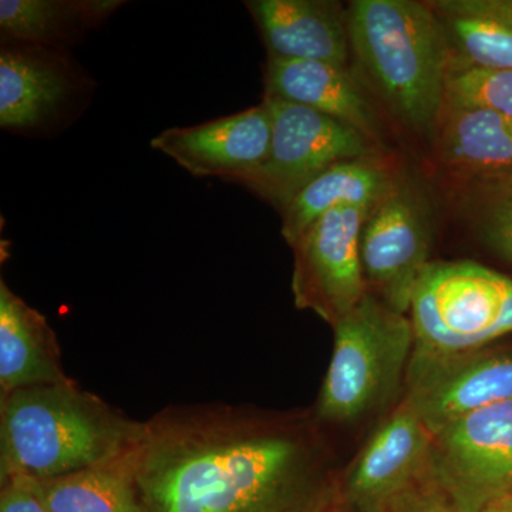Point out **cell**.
<instances>
[{
    "instance_id": "6da1fadb",
    "label": "cell",
    "mask_w": 512,
    "mask_h": 512,
    "mask_svg": "<svg viewBox=\"0 0 512 512\" xmlns=\"http://www.w3.org/2000/svg\"><path fill=\"white\" fill-rule=\"evenodd\" d=\"M315 417L168 406L120 458L137 512H325L338 503Z\"/></svg>"
},
{
    "instance_id": "7a4b0ae2",
    "label": "cell",
    "mask_w": 512,
    "mask_h": 512,
    "mask_svg": "<svg viewBox=\"0 0 512 512\" xmlns=\"http://www.w3.org/2000/svg\"><path fill=\"white\" fill-rule=\"evenodd\" d=\"M143 421L74 380L0 397V483L46 480L106 466L133 447Z\"/></svg>"
},
{
    "instance_id": "3957f363",
    "label": "cell",
    "mask_w": 512,
    "mask_h": 512,
    "mask_svg": "<svg viewBox=\"0 0 512 512\" xmlns=\"http://www.w3.org/2000/svg\"><path fill=\"white\" fill-rule=\"evenodd\" d=\"M350 50L406 126L433 133L444 107L450 46L429 3L355 0Z\"/></svg>"
},
{
    "instance_id": "277c9868",
    "label": "cell",
    "mask_w": 512,
    "mask_h": 512,
    "mask_svg": "<svg viewBox=\"0 0 512 512\" xmlns=\"http://www.w3.org/2000/svg\"><path fill=\"white\" fill-rule=\"evenodd\" d=\"M332 328V359L313 417L348 424L383 412L406 383L414 349L410 316L369 292Z\"/></svg>"
},
{
    "instance_id": "5b68a950",
    "label": "cell",
    "mask_w": 512,
    "mask_h": 512,
    "mask_svg": "<svg viewBox=\"0 0 512 512\" xmlns=\"http://www.w3.org/2000/svg\"><path fill=\"white\" fill-rule=\"evenodd\" d=\"M409 316L414 356L485 349L512 333V279L476 262H430L414 291Z\"/></svg>"
},
{
    "instance_id": "8992f818",
    "label": "cell",
    "mask_w": 512,
    "mask_h": 512,
    "mask_svg": "<svg viewBox=\"0 0 512 512\" xmlns=\"http://www.w3.org/2000/svg\"><path fill=\"white\" fill-rule=\"evenodd\" d=\"M94 89L96 83L70 50L2 39V130L23 136H52L79 119Z\"/></svg>"
},
{
    "instance_id": "52a82bcc",
    "label": "cell",
    "mask_w": 512,
    "mask_h": 512,
    "mask_svg": "<svg viewBox=\"0 0 512 512\" xmlns=\"http://www.w3.org/2000/svg\"><path fill=\"white\" fill-rule=\"evenodd\" d=\"M271 113L268 157L235 180L284 211L296 194L323 171L343 161L367 158L372 140L356 128L308 107L264 97Z\"/></svg>"
},
{
    "instance_id": "ba28073f",
    "label": "cell",
    "mask_w": 512,
    "mask_h": 512,
    "mask_svg": "<svg viewBox=\"0 0 512 512\" xmlns=\"http://www.w3.org/2000/svg\"><path fill=\"white\" fill-rule=\"evenodd\" d=\"M434 485L433 434L403 402L339 481V500L359 512H400Z\"/></svg>"
},
{
    "instance_id": "9c48e42d",
    "label": "cell",
    "mask_w": 512,
    "mask_h": 512,
    "mask_svg": "<svg viewBox=\"0 0 512 512\" xmlns=\"http://www.w3.org/2000/svg\"><path fill=\"white\" fill-rule=\"evenodd\" d=\"M434 483L461 512L512 494V399L454 421L433 436Z\"/></svg>"
},
{
    "instance_id": "30bf717a",
    "label": "cell",
    "mask_w": 512,
    "mask_h": 512,
    "mask_svg": "<svg viewBox=\"0 0 512 512\" xmlns=\"http://www.w3.org/2000/svg\"><path fill=\"white\" fill-rule=\"evenodd\" d=\"M433 221L426 197L396 183L370 211L360 238V259L370 293L409 315L421 274L430 264Z\"/></svg>"
},
{
    "instance_id": "8fae6325",
    "label": "cell",
    "mask_w": 512,
    "mask_h": 512,
    "mask_svg": "<svg viewBox=\"0 0 512 512\" xmlns=\"http://www.w3.org/2000/svg\"><path fill=\"white\" fill-rule=\"evenodd\" d=\"M372 208L340 207L320 217L292 245V292L299 309L329 325L365 298L360 238Z\"/></svg>"
},
{
    "instance_id": "7c38bea8",
    "label": "cell",
    "mask_w": 512,
    "mask_h": 512,
    "mask_svg": "<svg viewBox=\"0 0 512 512\" xmlns=\"http://www.w3.org/2000/svg\"><path fill=\"white\" fill-rule=\"evenodd\" d=\"M403 402L430 433L512 399V352L488 350L410 359Z\"/></svg>"
},
{
    "instance_id": "4fadbf2b",
    "label": "cell",
    "mask_w": 512,
    "mask_h": 512,
    "mask_svg": "<svg viewBox=\"0 0 512 512\" xmlns=\"http://www.w3.org/2000/svg\"><path fill=\"white\" fill-rule=\"evenodd\" d=\"M271 137V113L262 101L198 126L167 128L151 140V147L194 177L235 181L265 163Z\"/></svg>"
},
{
    "instance_id": "5bb4252c",
    "label": "cell",
    "mask_w": 512,
    "mask_h": 512,
    "mask_svg": "<svg viewBox=\"0 0 512 512\" xmlns=\"http://www.w3.org/2000/svg\"><path fill=\"white\" fill-rule=\"evenodd\" d=\"M268 57L348 66V10L329 0H249Z\"/></svg>"
},
{
    "instance_id": "9a60e30c",
    "label": "cell",
    "mask_w": 512,
    "mask_h": 512,
    "mask_svg": "<svg viewBox=\"0 0 512 512\" xmlns=\"http://www.w3.org/2000/svg\"><path fill=\"white\" fill-rule=\"evenodd\" d=\"M265 97L308 107L342 121L365 134L379 137V117L348 66L315 60L268 57Z\"/></svg>"
},
{
    "instance_id": "2e32d148",
    "label": "cell",
    "mask_w": 512,
    "mask_h": 512,
    "mask_svg": "<svg viewBox=\"0 0 512 512\" xmlns=\"http://www.w3.org/2000/svg\"><path fill=\"white\" fill-rule=\"evenodd\" d=\"M55 330L45 316L0 281V397L69 382Z\"/></svg>"
},
{
    "instance_id": "e0dca14e",
    "label": "cell",
    "mask_w": 512,
    "mask_h": 512,
    "mask_svg": "<svg viewBox=\"0 0 512 512\" xmlns=\"http://www.w3.org/2000/svg\"><path fill=\"white\" fill-rule=\"evenodd\" d=\"M436 131L441 161L454 173L483 183L512 178V119L493 111L444 106Z\"/></svg>"
},
{
    "instance_id": "ac0fdd59",
    "label": "cell",
    "mask_w": 512,
    "mask_h": 512,
    "mask_svg": "<svg viewBox=\"0 0 512 512\" xmlns=\"http://www.w3.org/2000/svg\"><path fill=\"white\" fill-rule=\"evenodd\" d=\"M396 184L392 174L370 158L343 161L303 187L282 214V235L292 247L323 215L340 207L373 208Z\"/></svg>"
},
{
    "instance_id": "d6986e66",
    "label": "cell",
    "mask_w": 512,
    "mask_h": 512,
    "mask_svg": "<svg viewBox=\"0 0 512 512\" xmlns=\"http://www.w3.org/2000/svg\"><path fill=\"white\" fill-rule=\"evenodd\" d=\"M126 2L120 0H2V39L57 49L83 42Z\"/></svg>"
},
{
    "instance_id": "ffe728a7",
    "label": "cell",
    "mask_w": 512,
    "mask_h": 512,
    "mask_svg": "<svg viewBox=\"0 0 512 512\" xmlns=\"http://www.w3.org/2000/svg\"><path fill=\"white\" fill-rule=\"evenodd\" d=\"M429 5L451 55L476 66L512 70V0H436Z\"/></svg>"
},
{
    "instance_id": "44dd1931",
    "label": "cell",
    "mask_w": 512,
    "mask_h": 512,
    "mask_svg": "<svg viewBox=\"0 0 512 512\" xmlns=\"http://www.w3.org/2000/svg\"><path fill=\"white\" fill-rule=\"evenodd\" d=\"M52 512H137L133 487L120 458L46 480H26Z\"/></svg>"
},
{
    "instance_id": "7402d4cb",
    "label": "cell",
    "mask_w": 512,
    "mask_h": 512,
    "mask_svg": "<svg viewBox=\"0 0 512 512\" xmlns=\"http://www.w3.org/2000/svg\"><path fill=\"white\" fill-rule=\"evenodd\" d=\"M444 106L493 111L512 119V70L476 66L451 55Z\"/></svg>"
},
{
    "instance_id": "603a6c76",
    "label": "cell",
    "mask_w": 512,
    "mask_h": 512,
    "mask_svg": "<svg viewBox=\"0 0 512 512\" xmlns=\"http://www.w3.org/2000/svg\"><path fill=\"white\" fill-rule=\"evenodd\" d=\"M484 201L477 215L485 244L512 262V178L485 183Z\"/></svg>"
},
{
    "instance_id": "cb8c5ba5",
    "label": "cell",
    "mask_w": 512,
    "mask_h": 512,
    "mask_svg": "<svg viewBox=\"0 0 512 512\" xmlns=\"http://www.w3.org/2000/svg\"><path fill=\"white\" fill-rule=\"evenodd\" d=\"M0 512H52L22 478L0 483Z\"/></svg>"
},
{
    "instance_id": "d4e9b609",
    "label": "cell",
    "mask_w": 512,
    "mask_h": 512,
    "mask_svg": "<svg viewBox=\"0 0 512 512\" xmlns=\"http://www.w3.org/2000/svg\"><path fill=\"white\" fill-rule=\"evenodd\" d=\"M400 512H461L437 485L424 491Z\"/></svg>"
},
{
    "instance_id": "484cf974",
    "label": "cell",
    "mask_w": 512,
    "mask_h": 512,
    "mask_svg": "<svg viewBox=\"0 0 512 512\" xmlns=\"http://www.w3.org/2000/svg\"><path fill=\"white\" fill-rule=\"evenodd\" d=\"M480 512H512V494H505L485 505Z\"/></svg>"
},
{
    "instance_id": "4316f807",
    "label": "cell",
    "mask_w": 512,
    "mask_h": 512,
    "mask_svg": "<svg viewBox=\"0 0 512 512\" xmlns=\"http://www.w3.org/2000/svg\"><path fill=\"white\" fill-rule=\"evenodd\" d=\"M325 512H359L355 510V508L350 507V505L342 503V501L338 500V503L333 504L332 507L329 508V510H326Z\"/></svg>"
}]
</instances>
